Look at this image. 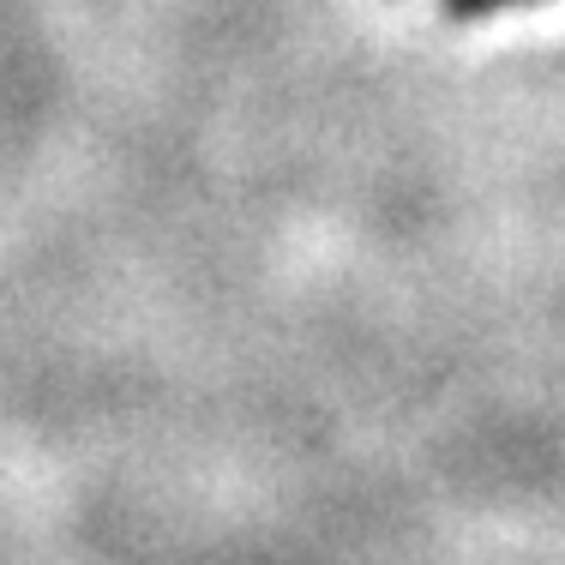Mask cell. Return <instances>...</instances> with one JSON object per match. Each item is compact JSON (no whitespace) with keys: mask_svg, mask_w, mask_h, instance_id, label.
I'll return each instance as SVG.
<instances>
[{"mask_svg":"<svg viewBox=\"0 0 565 565\" xmlns=\"http://www.w3.org/2000/svg\"><path fill=\"white\" fill-rule=\"evenodd\" d=\"M505 7H523V0H451L457 19H481V12H505Z\"/></svg>","mask_w":565,"mask_h":565,"instance_id":"6da1fadb","label":"cell"}]
</instances>
